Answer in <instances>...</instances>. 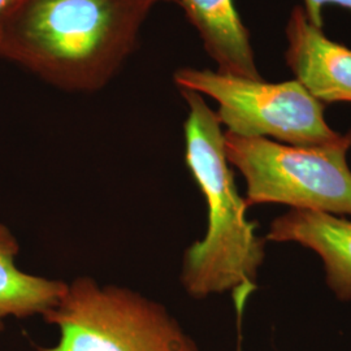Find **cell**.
I'll list each match as a JSON object with an SVG mask.
<instances>
[{"label": "cell", "mask_w": 351, "mask_h": 351, "mask_svg": "<svg viewBox=\"0 0 351 351\" xmlns=\"http://www.w3.org/2000/svg\"><path fill=\"white\" fill-rule=\"evenodd\" d=\"M158 0H23L0 37V55L56 88H103L134 50Z\"/></svg>", "instance_id": "1"}, {"label": "cell", "mask_w": 351, "mask_h": 351, "mask_svg": "<svg viewBox=\"0 0 351 351\" xmlns=\"http://www.w3.org/2000/svg\"><path fill=\"white\" fill-rule=\"evenodd\" d=\"M188 103L185 124V162L206 198L208 226L204 239L185 250L181 284L190 297L203 300L211 294L232 293L237 313L256 289L265 256V239L256 234V221L246 216L226 159L224 132L216 112L199 93L180 88Z\"/></svg>", "instance_id": "2"}, {"label": "cell", "mask_w": 351, "mask_h": 351, "mask_svg": "<svg viewBox=\"0 0 351 351\" xmlns=\"http://www.w3.org/2000/svg\"><path fill=\"white\" fill-rule=\"evenodd\" d=\"M43 319L60 337L40 351H199L162 303L91 277L68 284Z\"/></svg>", "instance_id": "3"}, {"label": "cell", "mask_w": 351, "mask_h": 351, "mask_svg": "<svg viewBox=\"0 0 351 351\" xmlns=\"http://www.w3.org/2000/svg\"><path fill=\"white\" fill-rule=\"evenodd\" d=\"M226 159L246 181L247 207L288 204L294 210L351 215V130L339 143L298 147L224 133Z\"/></svg>", "instance_id": "4"}, {"label": "cell", "mask_w": 351, "mask_h": 351, "mask_svg": "<svg viewBox=\"0 0 351 351\" xmlns=\"http://www.w3.org/2000/svg\"><path fill=\"white\" fill-rule=\"evenodd\" d=\"M173 78L178 88L217 101L221 125L236 136L274 138L298 147L329 146L346 136L328 125L324 104L297 80L265 82L194 68L178 69Z\"/></svg>", "instance_id": "5"}, {"label": "cell", "mask_w": 351, "mask_h": 351, "mask_svg": "<svg viewBox=\"0 0 351 351\" xmlns=\"http://www.w3.org/2000/svg\"><path fill=\"white\" fill-rule=\"evenodd\" d=\"M285 62L315 99L351 103V50L313 25L303 7H294L285 26Z\"/></svg>", "instance_id": "6"}, {"label": "cell", "mask_w": 351, "mask_h": 351, "mask_svg": "<svg viewBox=\"0 0 351 351\" xmlns=\"http://www.w3.org/2000/svg\"><path fill=\"white\" fill-rule=\"evenodd\" d=\"M265 239L295 242L315 251L324 262L328 287L339 301H351V220L291 208L272 221Z\"/></svg>", "instance_id": "7"}, {"label": "cell", "mask_w": 351, "mask_h": 351, "mask_svg": "<svg viewBox=\"0 0 351 351\" xmlns=\"http://www.w3.org/2000/svg\"><path fill=\"white\" fill-rule=\"evenodd\" d=\"M217 64V72L262 80L255 63L250 34L242 24L233 0H176Z\"/></svg>", "instance_id": "8"}, {"label": "cell", "mask_w": 351, "mask_h": 351, "mask_svg": "<svg viewBox=\"0 0 351 351\" xmlns=\"http://www.w3.org/2000/svg\"><path fill=\"white\" fill-rule=\"evenodd\" d=\"M20 246L0 223V333L10 317L46 316L59 303L68 284L23 272L16 265Z\"/></svg>", "instance_id": "9"}, {"label": "cell", "mask_w": 351, "mask_h": 351, "mask_svg": "<svg viewBox=\"0 0 351 351\" xmlns=\"http://www.w3.org/2000/svg\"><path fill=\"white\" fill-rule=\"evenodd\" d=\"M303 10L308 21L317 29H323V8L326 4H337L351 11V0H303Z\"/></svg>", "instance_id": "10"}, {"label": "cell", "mask_w": 351, "mask_h": 351, "mask_svg": "<svg viewBox=\"0 0 351 351\" xmlns=\"http://www.w3.org/2000/svg\"><path fill=\"white\" fill-rule=\"evenodd\" d=\"M23 0H0V37L14 11L19 8Z\"/></svg>", "instance_id": "11"}, {"label": "cell", "mask_w": 351, "mask_h": 351, "mask_svg": "<svg viewBox=\"0 0 351 351\" xmlns=\"http://www.w3.org/2000/svg\"><path fill=\"white\" fill-rule=\"evenodd\" d=\"M158 1H175L176 3V0H158Z\"/></svg>", "instance_id": "12"}]
</instances>
